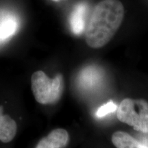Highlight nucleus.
<instances>
[{"mask_svg":"<svg viewBox=\"0 0 148 148\" xmlns=\"http://www.w3.org/2000/svg\"><path fill=\"white\" fill-rule=\"evenodd\" d=\"M124 7L119 0H102L95 5L85 27V40L98 49L108 44L121 26Z\"/></svg>","mask_w":148,"mask_h":148,"instance_id":"1","label":"nucleus"},{"mask_svg":"<svg viewBox=\"0 0 148 148\" xmlns=\"http://www.w3.org/2000/svg\"><path fill=\"white\" fill-rule=\"evenodd\" d=\"M31 88L38 103L52 104L60 99L64 90V79L62 74L50 78L42 71L33 73L31 77Z\"/></svg>","mask_w":148,"mask_h":148,"instance_id":"2","label":"nucleus"},{"mask_svg":"<svg viewBox=\"0 0 148 148\" xmlns=\"http://www.w3.org/2000/svg\"><path fill=\"white\" fill-rule=\"evenodd\" d=\"M116 116L135 130L148 133V102L145 99H123L116 108Z\"/></svg>","mask_w":148,"mask_h":148,"instance_id":"3","label":"nucleus"},{"mask_svg":"<svg viewBox=\"0 0 148 148\" xmlns=\"http://www.w3.org/2000/svg\"><path fill=\"white\" fill-rule=\"evenodd\" d=\"M19 22L16 15L8 10H0V42L10 39L17 32Z\"/></svg>","mask_w":148,"mask_h":148,"instance_id":"4","label":"nucleus"},{"mask_svg":"<svg viewBox=\"0 0 148 148\" xmlns=\"http://www.w3.org/2000/svg\"><path fill=\"white\" fill-rule=\"evenodd\" d=\"M103 79L102 72L99 68L88 66L79 72L78 84L85 90H94L100 86Z\"/></svg>","mask_w":148,"mask_h":148,"instance_id":"5","label":"nucleus"},{"mask_svg":"<svg viewBox=\"0 0 148 148\" xmlns=\"http://www.w3.org/2000/svg\"><path fill=\"white\" fill-rule=\"evenodd\" d=\"M69 141L67 131L63 128H56L40 139L35 148H64Z\"/></svg>","mask_w":148,"mask_h":148,"instance_id":"6","label":"nucleus"},{"mask_svg":"<svg viewBox=\"0 0 148 148\" xmlns=\"http://www.w3.org/2000/svg\"><path fill=\"white\" fill-rule=\"evenodd\" d=\"M88 11V5L80 2L75 5L72 10L69 18L71 32L75 35H79L85 29V20Z\"/></svg>","mask_w":148,"mask_h":148,"instance_id":"7","label":"nucleus"},{"mask_svg":"<svg viewBox=\"0 0 148 148\" xmlns=\"http://www.w3.org/2000/svg\"><path fill=\"white\" fill-rule=\"evenodd\" d=\"M17 131L16 121L8 114H3V107L0 106V141L7 143L13 140Z\"/></svg>","mask_w":148,"mask_h":148,"instance_id":"8","label":"nucleus"},{"mask_svg":"<svg viewBox=\"0 0 148 148\" xmlns=\"http://www.w3.org/2000/svg\"><path fill=\"white\" fill-rule=\"evenodd\" d=\"M111 140L116 148H148V146L140 143L128 133L123 131L114 132Z\"/></svg>","mask_w":148,"mask_h":148,"instance_id":"9","label":"nucleus"},{"mask_svg":"<svg viewBox=\"0 0 148 148\" xmlns=\"http://www.w3.org/2000/svg\"><path fill=\"white\" fill-rule=\"evenodd\" d=\"M116 108H117V106L115 103L112 101H110L99 107L96 112L95 115L98 118L103 117L104 116L111 113V112H114L116 110Z\"/></svg>","mask_w":148,"mask_h":148,"instance_id":"10","label":"nucleus"},{"mask_svg":"<svg viewBox=\"0 0 148 148\" xmlns=\"http://www.w3.org/2000/svg\"><path fill=\"white\" fill-rule=\"evenodd\" d=\"M52 1H60V0H52Z\"/></svg>","mask_w":148,"mask_h":148,"instance_id":"11","label":"nucleus"}]
</instances>
